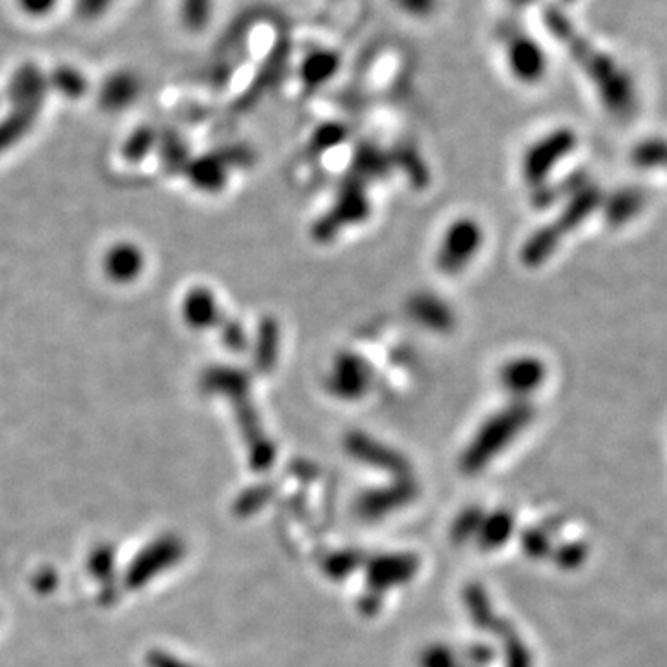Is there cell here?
I'll use <instances>...</instances> for the list:
<instances>
[{"instance_id":"6da1fadb","label":"cell","mask_w":667,"mask_h":667,"mask_svg":"<svg viewBox=\"0 0 667 667\" xmlns=\"http://www.w3.org/2000/svg\"><path fill=\"white\" fill-rule=\"evenodd\" d=\"M184 543L177 536H160L151 545H147L141 553L132 560L125 573V584L132 590H139L149 582L177 566L184 556Z\"/></svg>"},{"instance_id":"7a4b0ae2","label":"cell","mask_w":667,"mask_h":667,"mask_svg":"<svg viewBox=\"0 0 667 667\" xmlns=\"http://www.w3.org/2000/svg\"><path fill=\"white\" fill-rule=\"evenodd\" d=\"M482 234L473 221H458L449 228L441 243L438 265L443 273H456L473 258L479 249Z\"/></svg>"},{"instance_id":"7c38bea8","label":"cell","mask_w":667,"mask_h":667,"mask_svg":"<svg viewBox=\"0 0 667 667\" xmlns=\"http://www.w3.org/2000/svg\"><path fill=\"white\" fill-rule=\"evenodd\" d=\"M147 666L149 667H193L189 666L188 662L180 660L175 655L167 653V651H151L147 655Z\"/></svg>"},{"instance_id":"ba28073f","label":"cell","mask_w":667,"mask_h":667,"mask_svg":"<svg viewBox=\"0 0 667 667\" xmlns=\"http://www.w3.org/2000/svg\"><path fill=\"white\" fill-rule=\"evenodd\" d=\"M89 571L93 577L108 582L112 580L115 569V553L112 547L104 545V547H97L88 560Z\"/></svg>"},{"instance_id":"9c48e42d","label":"cell","mask_w":667,"mask_h":667,"mask_svg":"<svg viewBox=\"0 0 667 667\" xmlns=\"http://www.w3.org/2000/svg\"><path fill=\"white\" fill-rule=\"evenodd\" d=\"M119 0H75L76 17L84 23L101 21L114 10Z\"/></svg>"},{"instance_id":"8992f818","label":"cell","mask_w":667,"mask_h":667,"mask_svg":"<svg viewBox=\"0 0 667 667\" xmlns=\"http://www.w3.org/2000/svg\"><path fill=\"white\" fill-rule=\"evenodd\" d=\"M212 10H214V0H178L180 21L191 32H199L208 25Z\"/></svg>"},{"instance_id":"8fae6325","label":"cell","mask_w":667,"mask_h":667,"mask_svg":"<svg viewBox=\"0 0 667 667\" xmlns=\"http://www.w3.org/2000/svg\"><path fill=\"white\" fill-rule=\"evenodd\" d=\"M412 310H414V314H416L421 321L430 323V325H443V323H447V314L443 312V306H441V304H436V308H432V306L428 308L427 299H419V301H416L414 306H412Z\"/></svg>"},{"instance_id":"5b68a950","label":"cell","mask_w":667,"mask_h":667,"mask_svg":"<svg viewBox=\"0 0 667 667\" xmlns=\"http://www.w3.org/2000/svg\"><path fill=\"white\" fill-rule=\"evenodd\" d=\"M540 377H542V369L532 360H514L504 365L501 371V382L504 388L514 393L532 390L538 384Z\"/></svg>"},{"instance_id":"4fadbf2b","label":"cell","mask_w":667,"mask_h":667,"mask_svg":"<svg viewBox=\"0 0 667 667\" xmlns=\"http://www.w3.org/2000/svg\"><path fill=\"white\" fill-rule=\"evenodd\" d=\"M56 586V575L52 573V571H43L41 575H38L36 577V588H39L41 592L45 590V592H49V590H52Z\"/></svg>"},{"instance_id":"3957f363","label":"cell","mask_w":667,"mask_h":667,"mask_svg":"<svg viewBox=\"0 0 667 667\" xmlns=\"http://www.w3.org/2000/svg\"><path fill=\"white\" fill-rule=\"evenodd\" d=\"M525 419H527V410L523 406H512L510 410L491 419L486 428L480 432L479 440L473 445L471 453L467 456L469 458L467 462L473 467L482 464L488 454L495 453L501 447L499 443L508 441L514 436V432L523 425Z\"/></svg>"},{"instance_id":"30bf717a","label":"cell","mask_w":667,"mask_h":667,"mask_svg":"<svg viewBox=\"0 0 667 667\" xmlns=\"http://www.w3.org/2000/svg\"><path fill=\"white\" fill-rule=\"evenodd\" d=\"M15 6L28 19L43 21L56 12L60 0H15Z\"/></svg>"},{"instance_id":"277c9868","label":"cell","mask_w":667,"mask_h":667,"mask_svg":"<svg viewBox=\"0 0 667 667\" xmlns=\"http://www.w3.org/2000/svg\"><path fill=\"white\" fill-rule=\"evenodd\" d=\"M367 380L369 373L365 365L353 354H343L336 362L330 386L343 397H354V395L358 397L367 388Z\"/></svg>"},{"instance_id":"52a82bcc","label":"cell","mask_w":667,"mask_h":667,"mask_svg":"<svg viewBox=\"0 0 667 667\" xmlns=\"http://www.w3.org/2000/svg\"><path fill=\"white\" fill-rule=\"evenodd\" d=\"M512 63L516 67L517 76L534 78L540 73L542 58L530 43H517L512 52Z\"/></svg>"}]
</instances>
